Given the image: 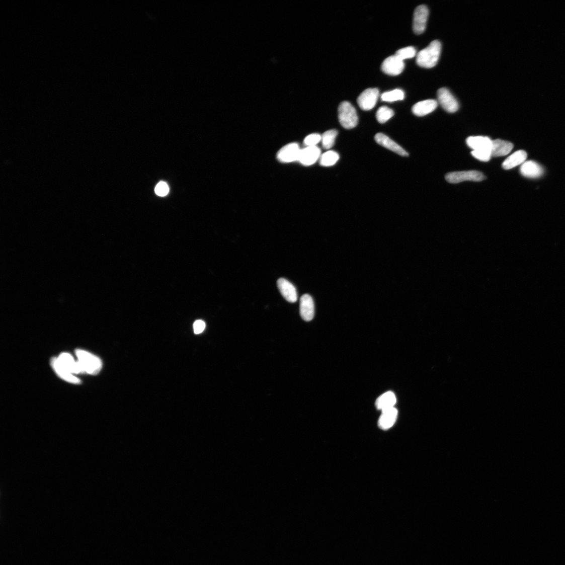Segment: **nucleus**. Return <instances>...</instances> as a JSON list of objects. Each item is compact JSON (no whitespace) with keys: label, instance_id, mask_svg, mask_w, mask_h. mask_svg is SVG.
Listing matches in <instances>:
<instances>
[{"label":"nucleus","instance_id":"nucleus-1","mask_svg":"<svg viewBox=\"0 0 565 565\" xmlns=\"http://www.w3.org/2000/svg\"><path fill=\"white\" fill-rule=\"evenodd\" d=\"M441 51L440 42H432L428 46L419 52L416 59L417 64L425 68L434 67L439 60Z\"/></svg>","mask_w":565,"mask_h":565},{"label":"nucleus","instance_id":"nucleus-2","mask_svg":"<svg viewBox=\"0 0 565 565\" xmlns=\"http://www.w3.org/2000/svg\"><path fill=\"white\" fill-rule=\"evenodd\" d=\"M75 354L82 373L95 375L100 372L103 364L99 357L93 354L80 349L76 350Z\"/></svg>","mask_w":565,"mask_h":565},{"label":"nucleus","instance_id":"nucleus-3","mask_svg":"<svg viewBox=\"0 0 565 565\" xmlns=\"http://www.w3.org/2000/svg\"><path fill=\"white\" fill-rule=\"evenodd\" d=\"M338 117L342 126L347 129L356 127L358 123V116L356 109L347 101L342 102L338 108Z\"/></svg>","mask_w":565,"mask_h":565},{"label":"nucleus","instance_id":"nucleus-4","mask_svg":"<svg viewBox=\"0 0 565 565\" xmlns=\"http://www.w3.org/2000/svg\"><path fill=\"white\" fill-rule=\"evenodd\" d=\"M485 179V176L475 170L450 173L445 176V180L450 183H458L464 181L480 182Z\"/></svg>","mask_w":565,"mask_h":565},{"label":"nucleus","instance_id":"nucleus-5","mask_svg":"<svg viewBox=\"0 0 565 565\" xmlns=\"http://www.w3.org/2000/svg\"><path fill=\"white\" fill-rule=\"evenodd\" d=\"M429 16V10L427 6H418L415 10L413 19V30L417 35L423 34L426 29Z\"/></svg>","mask_w":565,"mask_h":565},{"label":"nucleus","instance_id":"nucleus-6","mask_svg":"<svg viewBox=\"0 0 565 565\" xmlns=\"http://www.w3.org/2000/svg\"><path fill=\"white\" fill-rule=\"evenodd\" d=\"M438 99L441 107L445 111L453 113L458 110V103L448 89L445 88L439 89L438 91Z\"/></svg>","mask_w":565,"mask_h":565},{"label":"nucleus","instance_id":"nucleus-7","mask_svg":"<svg viewBox=\"0 0 565 565\" xmlns=\"http://www.w3.org/2000/svg\"><path fill=\"white\" fill-rule=\"evenodd\" d=\"M379 91L376 88L367 89L364 91L358 98L360 108L364 111H369L374 108L377 102Z\"/></svg>","mask_w":565,"mask_h":565},{"label":"nucleus","instance_id":"nucleus-8","mask_svg":"<svg viewBox=\"0 0 565 565\" xmlns=\"http://www.w3.org/2000/svg\"><path fill=\"white\" fill-rule=\"evenodd\" d=\"M56 363L62 369L72 374L82 373L81 368L77 361H75L71 355L68 353H62L58 358H54Z\"/></svg>","mask_w":565,"mask_h":565},{"label":"nucleus","instance_id":"nucleus-9","mask_svg":"<svg viewBox=\"0 0 565 565\" xmlns=\"http://www.w3.org/2000/svg\"><path fill=\"white\" fill-rule=\"evenodd\" d=\"M382 71L390 75L400 74L405 68L403 61L397 56H391L384 60L381 66Z\"/></svg>","mask_w":565,"mask_h":565},{"label":"nucleus","instance_id":"nucleus-10","mask_svg":"<svg viewBox=\"0 0 565 565\" xmlns=\"http://www.w3.org/2000/svg\"><path fill=\"white\" fill-rule=\"evenodd\" d=\"M300 151L298 144H288L279 151L278 158L280 162L286 163L298 160Z\"/></svg>","mask_w":565,"mask_h":565},{"label":"nucleus","instance_id":"nucleus-11","mask_svg":"<svg viewBox=\"0 0 565 565\" xmlns=\"http://www.w3.org/2000/svg\"><path fill=\"white\" fill-rule=\"evenodd\" d=\"M299 312L302 319L306 321H311L314 313L313 300L308 294H304L300 299Z\"/></svg>","mask_w":565,"mask_h":565},{"label":"nucleus","instance_id":"nucleus-12","mask_svg":"<svg viewBox=\"0 0 565 565\" xmlns=\"http://www.w3.org/2000/svg\"><path fill=\"white\" fill-rule=\"evenodd\" d=\"M277 285L283 297L290 303H295L297 300V293L295 286L287 280L281 278Z\"/></svg>","mask_w":565,"mask_h":565},{"label":"nucleus","instance_id":"nucleus-13","mask_svg":"<svg viewBox=\"0 0 565 565\" xmlns=\"http://www.w3.org/2000/svg\"><path fill=\"white\" fill-rule=\"evenodd\" d=\"M376 142L380 145L403 156H409V153L399 144L382 133L377 134L375 136Z\"/></svg>","mask_w":565,"mask_h":565},{"label":"nucleus","instance_id":"nucleus-14","mask_svg":"<svg viewBox=\"0 0 565 565\" xmlns=\"http://www.w3.org/2000/svg\"><path fill=\"white\" fill-rule=\"evenodd\" d=\"M520 173L524 177L528 178H540L544 174L543 167L534 161L524 162L521 166Z\"/></svg>","mask_w":565,"mask_h":565},{"label":"nucleus","instance_id":"nucleus-15","mask_svg":"<svg viewBox=\"0 0 565 565\" xmlns=\"http://www.w3.org/2000/svg\"><path fill=\"white\" fill-rule=\"evenodd\" d=\"M492 141L489 137L471 136L467 138L468 146L474 151H491Z\"/></svg>","mask_w":565,"mask_h":565},{"label":"nucleus","instance_id":"nucleus-16","mask_svg":"<svg viewBox=\"0 0 565 565\" xmlns=\"http://www.w3.org/2000/svg\"><path fill=\"white\" fill-rule=\"evenodd\" d=\"M398 411L393 407L382 411L378 422V427L382 430H387L393 426L396 422Z\"/></svg>","mask_w":565,"mask_h":565},{"label":"nucleus","instance_id":"nucleus-17","mask_svg":"<svg viewBox=\"0 0 565 565\" xmlns=\"http://www.w3.org/2000/svg\"><path fill=\"white\" fill-rule=\"evenodd\" d=\"M320 155V150L317 146L307 147L301 150L298 161L304 166H310L317 162Z\"/></svg>","mask_w":565,"mask_h":565},{"label":"nucleus","instance_id":"nucleus-18","mask_svg":"<svg viewBox=\"0 0 565 565\" xmlns=\"http://www.w3.org/2000/svg\"><path fill=\"white\" fill-rule=\"evenodd\" d=\"M438 105V102L435 100L423 101L415 104L412 108V111L417 116H424L434 111Z\"/></svg>","mask_w":565,"mask_h":565},{"label":"nucleus","instance_id":"nucleus-19","mask_svg":"<svg viewBox=\"0 0 565 565\" xmlns=\"http://www.w3.org/2000/svg\"><path fill=\"white\" fill-rule=\"evenodd\" d=\"M514 148L511 142L501 139H496L492 141V156H502L508 154Z\"/></svg>","mask_w":565,"mask_h":565},{"label":"nucleus","instance_id":"nucleus-20","mask_svg":"<svg viewBox=\"0 0 565 565\" xmlns=\"http://www.w3.org/2000/svg\"><path fill=\"white\" fill-rule=\"evenodd\" d=\"M527 158L526 152L524 150H518L507 157L503 164V167L505 170H510L522 165Z\"/></svg>","mask_w":565,"mask_h":565},{"label":"nucleus","instance_id":"nucleus-21","mask_svg":"<svg viewBox=\"0 0 565 565\" xmlns=\"http://www.w3.org/2000/svg\"><path fill=\"white\" fill-rule=\"evenodd\" d=\"M396 401L395 393L389 391L384 393L377 399L375 406L377 410L383 411L393 408Z\"/></svg>","mask_w":565,"mask_h":565},{"label":"nucleus","instance_id":"nucleus-22","mask_svg":"<svg viewBox=\"0 0 565 565\" xmlns=\"http://www.w3.org/2000/svg\"><path fill=\"white\" fill-rule=\"evenodd\" d=\"M51 366L58 376L67 382L73 384H80L81 380L76 377L72 374L64 370L55 361L54 359L51 360Z\"/></svg>","mask_w":565,"mask_h":565},{"label":"nucleus","instance_id":"nucleus-23","mask_svg":"<svg viewBox=\"0 0 565 565\" xmlns=\"http://www.w3.org/2000/svg\"><path fill=\"white\" fill-rule=\"evenodd\" d=\"M338 131L336 129L328 130L321 136L322 147L325 149H330L334 145Z\"/></svg>","mask_w":565,"mask_h":565},{"label":"nucleus","instance_id":"nucleus-24","mask_svg":"<svg viewBox=\"0 0 565 565\" xmlns=\"http://www.w3.org/2000/svg\"><path fill=\"white\" fill-rule=\"evenodd\" d=\"M339 154L334 151L324 153L320 157V164L324 167H330L335 165L339 160Z\"/></svg>","mask_w":565,"mask_h":565},{"label":"nucleus","instance_id":"nucleus-25","mask_svg":"<svg viewBox=\"0 0 565 565\" xmlns=\"http://www.w3.org/2000/svg\"><path fill=\"white\" fill-rule=\"evenodd\" d=\"M405 94L401 90L395 89L386 92L382 95L381 98L383 101L392 102L403 100Z\"/></svg>","mask_w":565,"mask_h":565},{"label":"nucleus","instance_id":"nucleus-26","mask_svg":"<svg viewBox=\"0 0 565 565\" xmlns=\"http://www.w3.org/2000/svg\"><path fill=\"white\" fill-rule=\"evenodd\" d=\"M394 115V112L387 107L380 108L376 112V119L380 124L388 121Z\"/></svg>","mask_w":565,"mask_h":565},{"label":"nucleus","instance_id":"nucleus-27","mask_svg":"<svg viewBox=\"0 0 565 565\" xmlns=\"http://www.w3.org/2000/svg\"><path fill=\"white\" fill-rule=\"evenodd\" d=\"M416 55V50L412 46L407 47L397 50L395 55L402 60L414 58Z\"/></svg>","mask_w":565,"mask_h":565},{"label":"nucleus","instance_id":"nucleus-28","mask_svg":"<svg viewBox=\"0 0 565 565\" xmlns=\"http://www.w3.org/2000/svg\"><path fill=\"white\" fill-rule=\"evenodd\" d=\"M472 155L475 157L476 159L483 162H489L492 156L491 151H474L472 150L471 152Z\"/></svg>","mask_w":565,"mask_h":565},{"label":"nucleus","instance_id":"nucleus-29","mask_svg":"<svg viewBox=\"0 0 565 565\" xmlns=\"http://www.w3.org/2000/svg\"><path fill=\"white\" fill-rule=\"evenodd\" d=\"M321 140V136L319 134H311L306 137L304 140V143L307 147L316 146Z\"/></svg>","mask_w":565,"mask_h":565},{"label":"nucleus","instance_id":"nucleus-30","mask_svg":"<svg viewBox=\"0 0 565 565\" xmlns=\"http://www.w3.org/2000/svg\"><path fill=\"white\" fill-rule=\"evenodd\" d=\"M154 191L156 195L159 196H165L168 194L169 189L166 183L160 182L157 184Z\"/></svg>","mask_w":565,"mask_h":565},{"label":"nucleus","instance_id":"nucleus-31","mask_svg":"<svg viewBox=\"0 0 565 565\" xmlns=\"http://www.w3.org/2000/svg\"><path fill=\"white\" fill-rule=\"evenodd\" d=\"M206 327L204 321L201 320L196 321L193 325L194 332L196 335L200 334L203 332Z\"/></svg>","mask_w":565,"mask_h":565}]
</instances>
